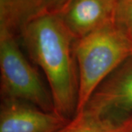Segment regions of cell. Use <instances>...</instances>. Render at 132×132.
Here are the masks:
<instances>
[{
  "mask_svg": "<svg viewBox=\"0 0 132 132\" xmlns=\"http://www.w3.org/2000/svg\"><path fill=\"white\" fill-rule=\"evenodd\" d=\"M69 121L25 102L2 100L0 132H57Z\"/></svg>",
  "mask_w": 132,
  "mask_h": 132,
  "instance_id": "cell-5",
  "label": "cell"
},
{
  "mask_svg": "<svg viewBox=\"0 0 132 132\" xmlns=\"http://www.w3.org/2000/svg\"><path fill=\"white\" fill-rule=\"evenodd\" d=\"M113 22L132 40V0H118Z\"/></svg>",
  "mask_w": 132,
  "mask_h": 132,
  "instance_id": "cell-9",
  "label": "cell"
},
{
  "mask_svg": "<svg viewBox=\"0 0 132 132\" xmlns=\"http://www.w3.org/2000/svg\"><path fill=\"white\" fill-rule=\"evenodd\" d=\"M74 53L79 75L76 114L101 82L132 55V40L112 21L76 40Z\"/></svg>",
  "mask_w": 132,
  "mask_h": 132,
  "instance_id": "cell-2",
  "label": "cell"
},
{
  "mask_svg": "<svg viewBox=\"0 0 132 132\" xmlns=\"http://www.w3.org/2000/svg\"><path fill=\"white\" fill-rule=\"evenodd\" d=\"M19 37L46 76L55 112L70 120L76 112L79 93L75 38L60 16L50 12L30 21Z\"/></svg>",
  "mask_w": 132,
  "mask_h": 132,
  "instance_id": "cell-1",
  "label": "cell"
},
{
  "mask_svg": "<svg viewBox=\"0 0 132 132\" xmlns=\"http://www.w3.org/2000/svg\"><path fill=\"white\" fill-rule=\"evenodd\" d=\"M68 0H45L48 12L57 13L65 6Z\"/></svg>",
  "mask_w": 132,
  "mask_h": 132,
  "instance_id": "cell-10",
  "label": "cell"
},
{
  "mask_svg": "<svg viewBox=\"0 0 132 132\" xmlns=\"http://www.w3.org/2000/svg\"><path fill=\"white\" fill-rule=\"evenodd\" d=\"M121 126L81 112L57 132H118Z\"/></svg>",
  "mask_w": 132,
  "mask_h": 132,
  "instance_id": "cell-8",
  "label": "cell"
},
{
  "mask_svg": "<svg viewBox=\"0 0 132 132\" xmlns=\"http://www.w3.org/2000/svg\"><path fill=\"white\" fill-rule=\"evenodd\" d=\"M46 12L45 0H0V31L19 37L30 21Z\"/></svg>",
  "mask_w": 132,
  "mask_h": 132,
  "instance_id": "cell-7",
  "label": "cell"
},
{
  "mask_svg": "<svg viewBox=\"0 0 132 132\" xmlns=\"http://www.w3.org/2000/svg\"><path fill=\"white\" fill-rule=\"evenodd\" d=\"M82 112L121 126L132 117V55L95 90Z\"/></svg>",
  "mask_w": 132,
  "mask_h": 132,
  "instance_id": "cell-4",
  "label": "cell"
},
{
  "mask_svg": "<svg viewBox=\"0 0 132 132\" xmlns=\"http://www.w3.org/2000/svg\"><path fill=\"white\" fill-rule=\"evenodd\" d=\"M118 132H132V117L123 123Z\"/></svg>",
  "mask_w": 132,
  "mask_h": 132,
  "instance_id": "cell-11",
  "label": "cell"
},
{
  "mask_svg": "<svg viewBox=\"0 0 132 132\" xmlns=\"http://www.w3.org/2000/svg\"><path fill=\"white\" fill-rule=\"evenodd\" d=\"M0 73L2 100L19 101L55 112L50 91L21 52L17 37L7 31H0Z\"/></svg>",
  "mask_w": 132,
  "mask_h": 132,
  "instance_id": "cell-3",
  "label": "cell"
},
{
  "mask_svg": "<svg viewBox=\"0 0 132 132\" xmlns=\"http://www.w3.org/2000/svg\"><path fill=\"white\" fill-rule=\"evenodd\" d=\"M118 0H68L57 14L76 40L113 21Z\"/></svg>",
  "mask_w": 132,
  "mask_h": 132,
  "instance_id": "cell-6",
  "label": "cell"
}]
</instances>
